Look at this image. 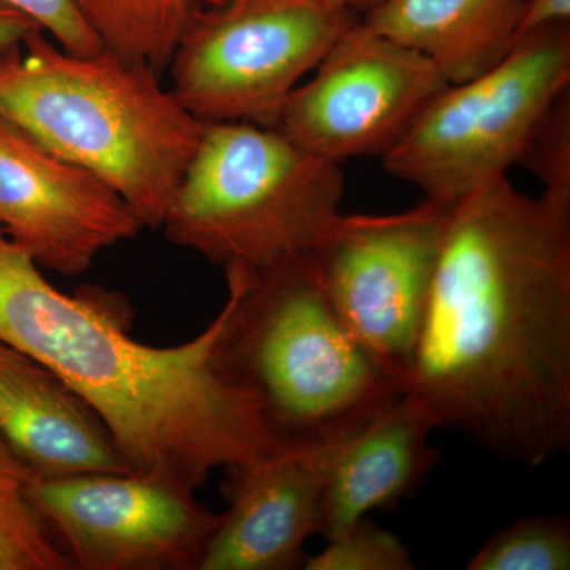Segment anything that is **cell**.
<instances>
[{"label":"cell","mask_w":570,"mask_h":570,"mask_svg":"<svg viewBox=\"0 0 570 570\" xmlns=\"http://www.w3.org/2000/svg\"><path fill=\"white\" fill-rule=\"evenodd\" d=\"M403 393L501 459L570 448V200L502 176L450 206Z\"/></svg>","instance_id":"cell-1"},{"label":"cell","mask_w":570,"mask_h":570,"mask_svg":"<svg viewBox=\"0 0 570 570\" xmlns=\"http://www.w3.org/2000/svg\"><path fill=\"white\" fill-rule=\"evenodd\" d=\"M122 299L58 291L0 227V341L39 360L99 415L134 471L197 491L213 471L283 448L257 397L217 362L225 306L200 335L174 347L127 333Z\"/></svg>","instance_id":"cell-2"},{"label":"cell","mask_w":570,"mask_h":570,"mask_svg":"<svg viewBox=\"0 0 570 570\" xmlns=\"http://www.w3.org/2000/svg\"><path fill=\"white\" fill-rule=\"evenodd\" d=\"M0 118L102 179L145 228L163 227L205 129L151 67L43 31L0 48Z\"/></svg>","instance_id":"cell-3"},{"label":"cell","mask_w":570,"mask_h":570,"mask_svg":"<svg viewBox=\"0 0 570 570\" xmlns=\"http://www.w3.org/2000/svg\"><path fill=\"white\" fill-rule=\"evenodd\" d=\"M217 362L257 397L283 445L333 444L403 395L330 303L311 254L264 272L225 268Z\"/></svg>","instance_id":"cell-4"},{"label":"cell","mask_w":570,"mask_h":570,"mask_svg":"<svg viewBox=\"0 0 570 570\" xmlns=\"http://www.w3.org/2000/svg\"><path fill=\"white\" fill-rule=\"evenodd\" d=\"M341 165L277 127L205 124L163 227L225 268L264 272L313 253L343 216Z\"/></svg>","instance_id":"cell-5"},{"label":"cell","mask_w":570,"mask_h":570,"mask_svg":"<svg viewBox=\"0 0 570 570\" xmlns=\"http://www.w3.org/2000/svg\"><path fill=\"white\" fill-rule=\"evenodd\" d=\"M569 86V22L535 29L497 66L442 89L382 157L385 168L426 200L456 204L523 163Z\"/></svg>","instance_id":"cell-6"},{"label":"cell","mask_w":570,"mask_h":570,"mask_svg":"<svg viewBox=\"0 0 570 570\" xmlns=\"http://www.w3.org/2000/svg\"><path fill=\"white\" fill-rule=\"evenodd\" d=\"M356 21L330 0H198L168 89L200 122L277 127L296 86Z\"/></svg>","instance_id":"cell-7"},{"label":"cell","mask_w":570,"mask_h":570,"mask_svg":"<svg viewBox=\"0 0 570 570\" xmlns=\"http://www.w3.org/2000/svg\"><path fill=\"white\" fill-rule=\"evenodd\" d=\"M452 205L343 214L311 253L318 281L352 336L393 376H406Z\"/></svg>","instance_id":"cell-8"},{"label":"cell","mask_w":570,"mask_h":570,"mask_svg":"<svg viewBox=\"0 0 570 570\" xmlns=\"http://www.w3.org/2000/svg\"><path fill=\"white\" fill-rule=\"evenodd\" d=\"M31 501L73 570H198L219 520L154 472L36 478Z\"/></svg>","instance_id":"cell-9"},{"label":"cell","mask_w":570,"mask_h":570,"mask_svg":"<svg viewBox=\"0 0 570 570\" xmlns=\"http://www.w3.org/2000/svg\"><path fill=\"white\" fill-rule=\"evenodd\" d=\"M449 85L425 55L356 21L296 86L277 129L335 164L384 157Z\"/></svg>","instance_id":"cell-10"},{"label":"cell","mask_w":570,"mask_h":570,"mask_svg":"<svg viewBox=\"0 0 570 570\" xmlns=\"http://www.w3.org/2000/svg\"><path fill=\"white\" fill-rule=\"evenodd\" d=\"M0 227L41 269L71 277L145 225L102 179L0 118Z\"/></svg>","instance_id":"cell-11"},{"label":"cell","mask_w":570,"mask_h":570,"mask_svg":"<svg viewBox=\"0 0 570 570\" xmlns=\"http://www.w3.org/2000/svg\"><path fill=\"white\" fill-rule=\"evenodd\" d=\"M340 442L283 445L227 468L228 509L219 513L198 570L303 569L307 539L321 534L326 474Z\"/></svg>","instance_id":"cell-12"},{"label":"cell","mask_w":570,"mask_h":570,"mask_svg":"<svg viewBox=\"0 0 570 570\" xmlns=\"http://www.w3.org/2000/svg\"><path fill=\"white\" fill-rule=\"evenodd\" d=\"M0 436L39 479L134 471L91 406L50 367L6 341Z\"/></svg>","instance_id":"cell-13"},{"label":"cell","mask_w":570,"mask_h":570,"mask_svg":"<svg viewBox=\"0 0 570 570\" xmlns=\"http://www.w3.org/2000/svg\"><path fill=\"white\" fill-rule=\"evenodd\" d=\"M430 409L403 393L344 439L326 474L321 535L333 538L373 510H392L422 485L438 461Z\"/></svg>","instance_id":"cell-14"},{"label":"cell","mask_w":570,"mask_h":570,"mask_svg":"<svg viewBox=\"0 0 570 570\" xmlns=\"http://www.w3.org/2000/svg\"><path fill=\"white\" fill-rule=\"evenodd\" d=\"M527 0H384L363 22L425 55L450 85L497 66L519 40Z\"/></svg>","instance_id":"cell-15"},{"label":"cell","mask_w":570,"mask_h":570,"mask_svg":"<svg viewBox=\"0 0 570 570\" xmlns=\"http://www.w3.org/2000/svg\"><path fill=\"white\" fill-rule=\"evenodd\" d=\"M198 0H75L104 48L167 70Z\"/></svg>","instance_id":"cell-16"},{"label":"cell","mask_w":570,"mask_h":570,"mask_svg":"<svg viewBox=\"0 0 570 570\" xmlns=\"http://www.w3.org/2000/svg\"><path fill=\"white\" fill-rule=\"evenodd\" d=\"M33 479L0 436V570H73L33 508Z\"/></svg>","instance_id":"cell-17"},{"label":"cell","mask_w":570,"mask_h":570,"mask_svg":"<svg viewBox=\"0 0 570 570\" xmlns=\"http://www.w3.org/2000/svg\"><path fill=\"white\" fill-rule=\"evenodd\" d=\"M469 570H569L570 523L562 515H531L491 535Z\"/></svg>","instance_id":"cell-18"},{"label":"cell","mask_w":570,"mask_h":570,"mask_svg":"<svg viewBox=\"0 0 570 570\" xmlns=\"http://www.w3.org/2000/svg\"><path fill=\"white\" fill-rule=\"evenodd\" d=\"M306 570H412L411 551L374 521L356 520L326 539V547L314 557H306Z\"/></svg>","instance_id":"cell-19"},{"label":"cell","mask_w":570,"mask_h":570,"mask_svg":"<svg viewBox=\"0 0 570 570\" xmlns=\"http://www.w3.org/2000/svg\"><path fill=\"white\" fill-rule=\"evenodd\" d=\"M564 94L531 142L523 163L543 183V193L570 200V100Z\"/></svg>","instance_id":"cell-20"},{"label":"cell","mask_w":570,"mask_h":570,"mask_svg":"<svg viewBox=\"0 0 570 570\" xmlns=\"http://www.w3.org/2000/svg\"><path fill=\"white\" fill-rule=\"evenodd\" d=\"M0 3L31 18L63 50L91 55L104 48L75 0H0Z\"/></svg>","instance_id":"cell-21"},{"label":"cell","mask_w":570,"mask_h":570,"mask_svg":"<svg viewBox=\"0 0 570 570\" xmlns=\"http://www.w3.org/2000/svg\"><path fill=\"white\" fill-rule=\"evenodd\" d=\"M570 21V0H527L519 40L535 29ZM517 40V41H519Z\"/></svg>","instance_id":"cell-22"},{"label":"cell","mask_w":570,"mask_h":570,"mask_svg":"<svg viewBox=\"0 0 570 570\" xmlns=\"http://www.w3.org/2000/svg\"><path fill=\"white\" fill-rule=\"evenodd\" d=\"M37 31H41V29L31 18L0 3V48L22 43Z\"/></svg>","instance_id":"cell-23"},{"label":"cell","mask_w":570,"mask_h":570,"mask_svg":"<svg viewBox=\"0 0 570 570\" xmlns=\"http://www.w3.org/2000/svg\"><path fill=\"white\" fill-rule=\"evenodd\" d=\"M330 2L336 3V6L343 7V9L354 11V13H358V11L367 13V11L373 10L374 7H377L384 0H330Z\"/></svg>","instance_id":"cell-24"}]
</instances>
